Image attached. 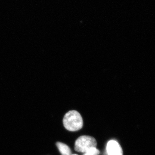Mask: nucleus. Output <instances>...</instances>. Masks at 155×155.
Masks as SVG:
<instances>
[{"instance_id":"obj_1","label":"nucleus","mask_w":155,"mask_h":155,"mask_svg":"<svg viewBox=\"0 0 155 155\" xmlns=\"http://www.w3.org/2000/svg\"><path fill=\"white\" fill-rule=\"evenodd\" d=\"M64 127L71 131H77L82 128L83 119L80 114L76 110L69 111L65 114L63 119Z\"/></svg>"},{"instance_id":"obj_2","label":"nucleus","mask_w":155,"mask_h":155,"mask_svg":"<svg viewBox=\"0 0 155 155\" xmlns=\"http://www.w3.org/2000/svg\"><path fill=\"white\" fill-rule=\"evenodd\" d=\"M97 143L94 137L89 136H81L75 141V150L78 152L86 153L91 147H96Z\"/></svg>"},{"instance_id":"obj_3","label":"nucleus","mask_w":155,"mask_h":155,"mask_svg":"<svg viewBox=\"0 0 155 155\" xmlns=\"http://www.w3.org/2000/svg\"><path fill=\"white\" fill-rule=\"evenodd\" d=\"M108 155H123V151L118 142L115 140H110L107 146Z\"/></svg>"},{"instance_id":"obj_4","label":"nucleus","mask_w":155,"mask_h":155,"mask_svg":"<svg viewBox=\"0 0 155 155\" xmlns=\"http://www.w3.org/2000/svg\"><path fill=\"white\" fill-rule=\"evenodd\" d=\"M56 145L62 155H72L71 149L68 146L63 143L57 142Z\"/></svg>"},{"instance_id":"obj_5","label":"nucleus","mask_w":155,"mask_h":155,"mask_svg":"<svg viewBox=\"0 0 155 155\" xmlns=\"http://www.w3.org/2000/svg\"><path fill=\"white\" fill-rule=\"evenodd\" d=\"M86 153L91 154L92 155H98L100 154V151L97 149L96 147H91L89 149Z\"/></svg>"},{"instance_id":"obj_6","label":"nucleus","mask_w":155,"mask_h":155,"mask_svg":"<svg viewBox=\"0 0 155 155\" xmlns=\"http://www.w3.org/2000/svg\"><path fill=\"white\" fill-rule=\"evenodd\" d=\"M84 155H91V154L89 153H84Z\"/></svg>"},{"instance_id":"obj_7","label":"nucleus","mask_w":155,"mask_h":155,"mask_svg":"<svg viewBox=\"0 0 155 155\" xmlns=\"http://www.w3.org/2000/svg\"><path fill=\"white\" fill-rule=\"evenodd\" d=\"M78 155L77 154H73V155Z\"/></svg>"}]
</instances>
